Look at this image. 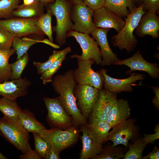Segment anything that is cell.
Instances as JSON below:
<instances>
[{"mask_svg":"<svg viewBox=\"0 0 159 159\" xmlns=\"http://www.w3.org/2000/svg\"><path fill=\"white\" fill-rule=\"evenodd\" d=\"M77 84L72 69L66 71L64 74L56 75L51 82L53 90L59 95L58 97L60 103L72 117L74 126L76 127L87 123L77 105L74 90Z\"/></svg>","mask_w":159,"mask_h":159,"instance_id":"6da1fadb","label":"cell"},{"mask_svg":"<svg viewBox=\"0 0 159 159\" xmlns=\"http://www.w3.org/2000/svg\"><path fill=\"white\" fill-rule=\"evenodd\" d=\"M143 3L138 7H135L128 15L124 18L125 24L121 30L112 38V42L114 46L120 50L125 49L130 52L135 48L138 43L133 32L138 26L142 16L145 12L143 9Z\"/></svg>","mask_w":159,"mask_h":159,"instance_id":"7a4b0ae2","label":"cell"},{"mask_svg":"<svg viewBox=\"0 0 159 159\" xmlns=\"http://www.w3.org/2000/svg\"><path fill=\"white\" fill-rule=\"evenodd\" d=\"M46 6L55 17L57 23L54 27L56 32L55 40L60 47L66 43L68 32L72 29L73 24L71 19L73 4L67 0H54Z\"/></svg>","mask_w":159,"mask_h":159,"instance_id":"3957f363","label":"cell"},{"mask_svg":"<svg viewBox=\"0 0 159 159\" xmlns=\"http://www.w3.org/2000/svg\"><path fill=\"white\" fill-rule=\"evenodd\" d=\"M0 134L22 154L27 153L31 148L29 132L19 119L4 116L0 118Z\"/></svg>","mask_w":159,"mask_h":159,"instance_id":"277c9868","label":"cell"},{"mask_svg":"<svg viewBox=\"0 0 159 159\" xmlns=\"http://www.w3.org/2000/svg\"><path fill=\"white\" fill-rule=\"evenodd\" d=\"M77 127L73 126L64 130L57 127L49 129L46 128L41 130L38 133L60 153L77 141L80 131Z\"/></svg>","mask_w":159,"mask_h":159,"instance_id":"5b68a950","label":"cell"},{"mask_svg":"<svg viewBox=\"0 0 159 159\" xmlns=\"http://www.w3.org/2000/svg\"><path fill=\"white\" fill-rule=\"evenodd\" d=\"M43 101L47 111L46 120L49 125L63 130L74 126L72 117L65 111L58 97H44Z\"/></svg>","mask_w":159,"mask_h":159,"instance_id":"8992f818","label":"cell"},{"mask_svg":"<svg viewBox=\"0 0 159 159\" xmlns=\"http://www.w3.org/2000/svg\"><path fill=\"white\" fill-rule=\"evenodd\" d=\"M136 121L135 118H129L113 127L108 133L107 141H112L113 147L123 145L127 149L130 141L139 136V127L135 123Z\"/></svg>","mask_w":159,"mask_h":159,"instance_id":"52a82bcc","label":"cell"},{"mask_svg":"<svg viewBox=\"0 0 159 159\" xmlns=\"http://www.w3.org/2000/svg\"><path fill=\"white\" fill-rule=\"evenodd\" d=\"M67 37L74 38L82 49L81 55L73 54L71 56V58H78L83 60L92 59L97 65H100L102 59L100 49L93 37L89 35L72 29L68 32Z\"/></svg>","mask_w":159,"mask_h":159,"instance_id":"ba28073f","label":"cell"},{"mask_svg":"<svg viewBox=\"0 0 159 159\" xmlns=\"http://www.w3.org/2000/svg\"><path fill=\"white\" fill-rule=\"evenodd\" d=\"M76 58L77 67L74 70V75L77 84L89 85L99 90L101 89L103 86L104 77L99 71L95 72L92 69L94 61Z\"/></svg>","mask_w":159,"mask_h":159,"instance_id":"9c48e42d","label":"cell"},{"mask_svg":"<svg viewBox=\"0 0 159 159\" xmlns=\"http://www.w3.org/2000/svg\"><path fill=\"white\" fill-rule=\"evenodd\" d=\"M38 17L29 18H13L0 19V26L20 37L30 34L43 37L45 34L36 25Z\"/></svg>","mask_w":159,"mask_h":159,"instance_id":"30bf717a","label":"cell"},{"mask_svg":"<svg viewBox=\"0 0 159 159\" xmlns=\"http://www.w3.org/2000/svg\"><path fill=\"white\" fill-rule=\"evenodd\" d=\"M93 10L83 3L73 4L71 19L73 22L72 29L88 35L97 28L92 19Z\"/></svg>","mask_w":159,"mask_h":159,"instance_id":"8fae6325","label":"cell"},{"mask_svg":"<svg viewBox=\"0 0 159 159\" xmlns=\"http://www.w3.org/2000/svg\"><path fill=\"white\" fill-rule=\"evenodd\" d=\"M100 90L89 85L77 84L74 90L77 105L87 120L98 99Z\"/></svg>","mask_w":159,"mask_h":159,"instance_id":"7c38bea8","label":"cell"},{"mask_svg":"<svg viewBox=\"0 0 159 159\" xmlns=\"http://www.w3.org/2000/svg\"><path fill=\"white\" fill-rule=\"evenodd\" d=\"M117 95L104 88L100 89L97 100L88 119V123L106 121L117 101Z\"/></svg>","mask_w":159,"mask_h":159,"instance_id":"4fadbf2b","label":"cell"},{"mask_svg":"<svg viewBox=\"0 0 159 159\" xmlns=\"http://www.w3.org/2000/svg\"><path fill=\"white\" fill-rule=\"evenodd\" d=\"M99 71L104 77V89L112 92L120 93L122 92H131L133 90L132 85L137 81L143 80L145 78L143 74L131 73L128 77L122 79H117L108 75L107 71L102 69Z\"/></svg>","mask_w":159,"mask_h":159,"instance_id":"5bb4252c","label":"cell"},{"mask_svg":"<svg viewBox=\"0 0 159 159\" xmlns=\"http://www.w3.org/2000/svg\"><path fill=\"white\" fill-rule=\"evenodd\" d=\"M117 65H125L128 67L130 70L126 72L127 74H131L135 70L144 71L152 78L158 79L159 77V68L158 63H150L145 60L143 57L140 50L136 52L132 57L122 60H119L115 64Z\"/></svg>","mask_w":159,"mask_h":159,"instance_id":"9a60e30c","label":"cell"},{"mask_svg":"<svg viewBox=\"0 0 159 159\" xmlns=\"http://www.w3.org/2000/svg\"><path fill=\"white\" fill-rule=\"evenodd\" d=\"M110 29L97 28L91 34L100 48L102 57L100 65L105 66L114 65L120 60L112 51L108 41L107 35Z\"/></svg>","mask_w":159,"mask_h":159,"instance_id":"2e32d148","label":"cell"},{"mask_svg":"<svg viewBox=\"0 0 159 159\" xmlns=\"http://www.w3.org/2000/svg\"><path fill=\"white\" fill-rule=\"evenodd\" d=\"M93 22L97 28H113L117 33L122 29L125 21L104 6L94 11Z\"/></svg>","mask_w":159,"mask_h":159,"instance_id":"e0dca14e","label":"cell"},{"mask_svg":"<svg viewBox=\"0 0 159 159\" xmlns=\"http://www.w3.org/2000/svg\"><path fill=\"white\" fill-rule=\"evenodd\" d=\"M31 82L26 77L0 83V95L12 100L28 93Z\"/></svg>","mask_w":159,"mask_h":159,"instance_id":"ac0fdd59","label":"cell"},{"mask_svg":"<svg viewBox=\"0 0 159 159\" xmlns=\"http://www.w3.org/2000/svg\"><path fill=\"white\" fill-rule=\"evenodd\" d=\"M135 32L140 37L146 35L151 36L153 39L159 37V17L156 13L146 12L141 17Z\"/></svg>","mask_w":159,"mask_h":159,"instance_id":"d6986e66","label":"cell"},{"mask_svg":"<svg viewBox=\"0 0 159 159\" xmlns=\"http://www.w3.org/2000/svg\"><path fill=\"white\" fill-rule=\"evenodd\" d=\"M87 125H81L80 128V131L82 133V148L80 159H93L103 150V146L96 143L89 135Z\"/></svg>","mask_w":159,"mask_h":159,"instance_id":"ffe728a7","label":"cell"},{"mask_svg":"<svg viewBox=\"0 0 159 159\" xmlns=\"http://www.w3.org/2000/svg\"><path fill=\"white\" fill-rule=\"evenodd\" d=\"M130 108L127 100L117 99L106 120L112 128L130 117Z\"/></svg>","mask_w":159,"mask_h":159,"instance_id":"44dd1931","label":"cell"},{"mask_svg":"<svg viewBox=\"0 0 159 159\" xmlns=\"http://www.w3.org/2000/svg\"><path fill=\"white\" fill-rule=\"evenodd\" d=\"M88 134L97 144L103 146L107 142V137L112 127L106 121L87 123Z\"/></svg>","mask_w":159,"mask_h":159,"instance_id":"7402d4cb","label":"cell"},{"mask_svg":"<svg viewBox=\"0 0 159 159\" xmlns=\"http://www.w3.org/2000/svg\"><path fill=\"white\" fill-rule=\"evenodd\" d=\"M104 6L122 18L126 17L135 7L132 0H105Z\"/></svg>","mask_w":159,"mask_h":159,"instance_id":"603a6c76","label":"cell"},{"mask_svg":"<svg viewBox=\"0 0 159 159\" xmlns=\"http://www.w3.org/2000/svg\"><path fill=\"white\" fill-rule=\"evenodd\" d=\"M44 5L40 1L29 5H19L12 13V16L24 18L38 17L44 14Z\"/></svg>","mask_w":159,"mask_h":159,"instance_id":"cb8c5ba5","label":"cell"},{"mask_svg":"<svg viewBox=\"0 0 159 159\" xmlns=\"http://www.w3.org/2000/svg\"><path fill=\"white\" fill-rule=\"evenodd\" d=\"M19 119L23 127L29 132L37 133L46 129L42 123L36 119L34 115L29 110H21L19 115Z\"/></svg>","mask_w":159,"mask_h":159,"instance_id":"d4e9b609","label":"cell"},{"mask_svg":"<svg viewBox=\"0 0 159 159\" xmlns=\"http://www.w3.org/2000/svg\"><path fill=\"white\" fill-rule=\"evenodd\" d=\"M15 52L12 47L8 50H0V83L10 80L11 71L9 59Z\"/></svg>","mask_w":159,"mask_h":159,"instance_id":"484cf974","label":"cell"},{"mask_svg":"<svg viewBox=\"0 0 159 159\" xmlns=\"http://www.w3.org/2000/svg\"><path fill=\"white\" fill-rule=\"evenodd\" d=\"M22 110L16 100H12L2 97L0 98V112L6 117L19 119Z\"/></svg>","mask_w":159,"mask_h":159,"instance_id":"4316f807","label":"cell"},{"mask_svg":"<svg viewBox=\"0 0 159 159\" xmlns=\"http://www.w3.org/2000/svg\"><path fill=\"white\" fill-rule=\"evenodd\" d=\"M126 149L119 145L112 146V143H108L101 152L93 159H120L123 158Z\"/></svg>","mask_w":159,"mask_h":159,"instance_id":"83f0119b","label":"cell"},{"mask_svg":"<svg viewBox=\"0 0 159 159\" xmlns=\"http://www.w3.org/2000/svg\"><path fill=\"white\" fill-rule=\"evenodd\" d=\"M46 39L38 40L24 37L21 39L20 37H15L13 41L12 47L16 52L17 59L27 52L28 49L34 44L39 42L46 43Z\"/></svg>","mask_w":159,"mask_h":159,"instance_id":"f1b7e54d","label":"cell"},{"mask_svg":"<svg viewBox=\"0 0 159 159\" xmlns=\"http://www.w3.org/2000/svg\"><path fill=\"white\" fill-rule=\"evenodd\" d=\"M147 145L143 142V137L139 136L131 143L129 142L128 150L125 153L123 159H141L143 153Z\"/></svg>","mask_w":159,"mask_h":159,"instance_id":"f546056e","label":"cell"},{"mask_svg":"<svg viewBox=\"0 0 159 159\" xmlns=\"http://www.w3.org/2000/svg\"><path fill=\"white\" fill-rule=\"evenodd\" d=\"M72 49L70 47H68L61 50H54L52 54L49 56V59L44 62H33L37 70L38 74H41L44 72L51 64L53 63L62 55L71 52Z\"/></svg>","mask_w":159,"mask_h":159,"instance_id":"4dcf8cb0","label":"cell"},{"mask_svg":"<svg viewBox=\"0 0 159 159\" xmlns=\"http://www.w3.org/2000/svg\"><path fill=\"white\" fill-rule=\"evenodd\" d=\"M53 15L51 11L47 8V12L39 16L37 21L36 24L37 26L47 36L49 40L53 42L52 35V28L51 25L52 18Z\"/></svg>","mask_w":159,"mask_h":159,"instance_id":"1f68e13d","label":"cell"},{"mask_svg":"<svg viewBox=\"0 0 159 159\" xmlns=\"http://www.w3.org/2000/svg\"><path fill=\"white\" fill-rule=\"evenodd\" d=\"M67 54H65L57 59L40 75V79L44 85L51 82L52 77L60 68L63 62L66 59Z\"/></svg>","mask_w":159,"mask_h":159,"instance_id":"d6a6232c","label":"cell"},{"mask_svg":"<svg viewBox=\"0 0 159 159\" xmlns=\"http://www.w3.org/2000/svg\"><path fill=\"white\" fill-rule=\"evenodd\" d=\"M29 57L28 53H25L22 57L15 62L10 64L11 69V80L21 78L22 73L28 64Z\"/></svg>","mask_w":159,"mask_h":159,"instance_id":"836d02e7","label":"cell"},{"mask_svg":"<svg viewBox=\"0 0 159 159\" xmlns=\"http://www.w3.org/2000/svg\"><path fill=\"white\" fill-rule=\"evenodd\" d=\"M20 2L21 0H0V19L12 17L13 11Z\"/></svg>","mask_w":159,"mask_h":159,"instance_id":"e575fe53","label":"cell"},{"mask_svg":"<svg viewBox=\"0 0 159 159\" xmlns=\"http://www.w3.org/2000/svg\"><path fill=\"white\" fill-rule=\"evenodd\" d=\"M35 150L41 158L45 159L50 147V143L37 133H33Z\"/></svg>","mask_w":159,"mask_h":159,"instance_id":"d590c367","label":"cell"},{"mask_svg":"<svg viewBox=\"0 0 159 159\" xmlns=\"http://www.w3.org/2000/svg\"><path fill=\"white\" fill-rule=\"evenodd\" d=\"M15 37L13 34L0 26V50L11 49L13 41Z\"/></svg>","mask_w":159,"mask_h":159,"instance_id":"8d00e7d4","label":"cell"},{"mask_svg":"<svg viewBox=\"0 0 159 159\" xmlns=\"http://www.w3.org/2000/svg\"><path fill=\"white\" fill-rule=\"evenodd\" d=\"M143 9L146 12H150L159 13V0H143Z\"/></svg>","mask_w":159,"mask_h":159,"instance_id":"74e56055","label":"cell"},{"mask_svg":"<svg viewBox=\"0 0 159 159\" xmlns=\"http://www.w3.org/2000/svg\"><path fill=\"white\" fill-rule=\"evenodd\" d=\"M155 133L151 134H143V141L147 145L154 144L155 141L159 138V124H157L154 130Z\"/></svg>","mask_w":159,"mask_h":159,"instance_id":"f35d334b","label":"cell"},{"mask_svg":"<svg viewBox=\"0 0 159 159\" xmlns=\"http://www.w3.org/2000/svg\"><path fill=\"white\" fill-rule=\"evenodd\" d=\"M105 0H83V3L95 11L104 6Z\"/></svg>","mask_w":159,"mask_h":159,"instance_id":"ab89813d","label":"cell"},{"mask_svg":"<svg viewBox=\"0 0 159 159\" xmlns=\"http://www.w3.org/2000/svg\"><path fill=\"white\" fill-rule=\"evenodd\" d=\"M19 157L21 159H41L35 150H32L31 148L26 153L22 154L20 155Z\"/></svg>","mask_w":159,"mask_h":159,"instance_id":"60d3db41","label":"cell"},{"mask_svg":"<svg viewBox=\"0 0 159 159\" xmlns=\"http://www.w3.org/2000/svg\"><path fill=\"white\" fill-rule=\"evenodd\" d=\"M50 147L46 158V159H59L61 158L59 156L60 152L54 146L51 144Z\"/></svg>","mask_w":159,"mask_h":159,"instance_id":"b9f144b4","label":"cell"},{"mask_svg":"<svg viewBox=\"0 0 159 159\" xmlns=\"http://www.w3.org/2000/svg\"><path fill=\"white\" fill-rule=\"evenodd\" d=\"M154 93L155 97L152 100L154 107L158 110H159V88L158 86H151Z\"/></svg>","mask_w":159,"mask_h":159,"instance_id":"7bdbcfd3","label":"cell"},{"mask_svg":"<svg viewBox=\"0 0 159 159\" xmlns=\"http://www.w3.org/2000/svg\"><path fill=\"white\" fill-rule=\"evenodd\" d=\"M159 149L155 146L153 150L148 155L143 156L141 159H159Z\"/></svg>","mask_w":159,"mask_h":159,"instance_id":"ee69618b","label":"cell"},{"mask_svg":"<svg viewBox=\"0 0 159 159\" xmlns=\"http://www.w3.org/2000/svg\"><path fill=\"white\" fill-rule=\"evenodd\" d=\"M23 4L26 5H29L34 4L39 1V0H23Z\"/></svg>","mask_w":159,"mask_h":159,"instance_id":"f6af8a7d","label":"cell"},{"mask_svg":"<svg viewBox=\"0 0 159 159\" xmlns=\"http://www.w3.org/2000/svg\"><path fill=\"white\" fill-rule=\"evenodd\" d=\"M43 4L44 6H46L48 5L53 3L54 0H39Z\"/></svg>","mask_w":159,"mask_h":159,"instance_id":"bcb514c9","label":"cell"},{"mask_svg":"<svg viewBox=\"0 0 159 159\" xmlns=\"http://www.w3.org/2000/svg\"><path fill=\"white\" fill-rule=\"evenodd\" d=\"M71 2L73 4L83 3V0H67Z\"/></svg>","mask_w":159,"mask_h":159,"instance_id":"7dc6e473","label":"cell"},{"mask_svg":"<svg viewBox=\"0 0 159 159\" xmlns=\"http://www.w3.org/2000/svg\"><path fill=\"white\" fill-rule=\"evenodd\" d=\"M7 158L4 156L0 151V159H6Z\"/></svg>","mask_w":159,"mask_h":159,"instance_id":"c3c4849f","label":"cell"},{"mask_svg":"<svg viewBox=\"0 0 159 159\" xmlns=\"http://www.w3.org/2000/svg\"><path fill=\"white\" fill-rule=\"evenodd\" d=\"M132 0L133 2V1H140L141 0Z\"/></svg>","mask_w":159,"mask_h":159,"instance_id":"681fc988","label":"cell"}]
</instances>
